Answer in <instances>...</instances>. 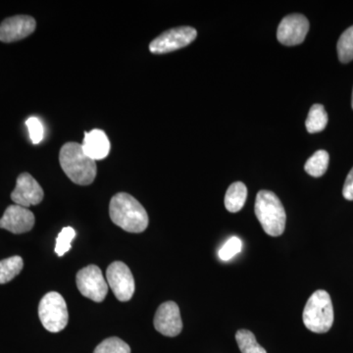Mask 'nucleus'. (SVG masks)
<instances>
[{"label":"nucleus","instance_id":"20e7f679","mask_svg":"<svg viewBox=\"0 0 353 353\" xmlns=\"http://www.w3.org/2000/svg\"><path fill=\"white\" fill-rule=\"evenodd\" d=\"M303 319L306 328L313 333H327L332 328L334 323L333 303L326 290H316L309 297L304 307Z\"/></svg>","mask_w":353,"mask_h":353},{"label":"nucleus","instance_id":"4468645a","mask_svg":"<svg viewBox=\"0 0 353 353\" xmlns=\"http://www.w3.org/2000/svg\"><path fill=\"white\" fill-rule=\"evenodd\" d=\"M82 146L85 154L94 161L108 157L111 148L110 141L105 132L99 129L85 132Z\"/></svg>","mask_w":353,"mask_h":353},{"label":"nucleus","instance_id":"f3484780","mask_svg":"<svg viewBox=\"0 0 353 353\" xmlns=\"http://www.w3.org/2000/svg\"><path fill=\"white\" fill-rule=\"evenodd\" d=\"M329 153L326 150H318L306 161L304 170L308 175L319 178L326 173L329 166Z\"/></svg>","mask_w":353,"mask_h":353},{"label":"nucleus","instance_id":"ddd939ff","mask_svg":"<svg viewBox=\"0 0 353 353\" xmlns=\"http://www.w3.org/2000/svg\"><path fill=\"white\" fill-rule=\"evenodd\" d=\"M34 225V213L17 204L8 206L0 219V228L13 234L27 233L31 231Z\"/></svg>","mask_w":353,"mask_h":353},{"label":"nucleus","instance_id":"7ed1b4c3","mask_svg":"<svg viewBox=\"0 0 353 353\" xmlns=\"http://www.w3.org/2000/svg\"><path fill=\"white\" fill-rule=\"evenodd\" d=\"M255 215L265 233L279 236L285 232L287 215L279 197L270 190H260L255 199Z\"/></svg>","mask_w":353,"mask_h":353},{"label":"nucleus","instance_id":"6e6552de","mask_svg":"<svg viewBox=\"0 0 353 353\" xmlns=\"http://www.w3.org/2000/svg\"><path fill=\"white\" fill-rule=\"evenodd\" d=\"M108 284L118 301L125 303L134 296V280L131 270L121 261L113 262L106 270Z\"/></svg>","mask_w":353,"mask_h":353},{"label":"nucleus","instance_id":"aec40b11","mask_svg":"<svg viewBox=\"0 0 353 353\" xmlns=\"http://www.w3.org/2000/svg\"><path fill=\"white\" fill-rule=\"evenodd\" d=\"M338 55L341 63H348L353 60V26L345 30L338 41Z\"/></svg>","mask_w":353,"mask_h":353},{"label":"nucleus","instance_id":"dca6fc26","mask_svg":"<svg viewBox=\"0 0 353 353\" xmlns=\"http://www.w3.org/2000/svg\"><path fill=\"white\" fill-rule=\"evenodd\" d=\"M328 124V114L322 104H314L309 110L308 117L306 119V130L310 134L322 132Z\"/></svg>","mask_w":353,"mask_h":353},{"label":"nucleus","instance_id":"2eb2a0df","mask_svg":"<svg viewBox=\"0 0 353 353\" xmlns=\"http://www.w3.org/2000/svg\"><path fill=\"white\" fill-rule=\"evenodd\" d=\"M248 189L241 182H236L230 185L225 196V206L229 212H239L245 204Z\"/></svg>","mask_w":353,"mask_h":353},{"label":"nucleus","instance_id":"9d476101","mask_svg":"<svg viewBox=\"0 0 353 353\" xmlns=\"http://www.w3.org/2000/svg\"><path fill=\"white\" fill-rule=\"evenodd\" d=\"M44 192L43 188L29 173L21 174L17 179L15 190L11 194L14 203L23 208L38 205L43 201Z\"/></svg>","mask_w":353,"mask_h":353},{"label":"nucleus","instance_id":"423d86ee","mask_svg":"<svg viewBox=\"0 0 353 353\" xmlns=\"http://www.w3.org/2000/svg\"><path fill=\"white\" fill-rule=\"evenodd\" d=\"M76 283L81 294L95 303H101L108 296V281L104 279L99 267L95 265L81 269L77 273Z\"/></svg>","mask_w":353,"mask_h":353},{"label":"nucleus","instance_id":"1a4fd4ad","mask_svg":"<svg viewBox=\"0 0 353 353\" xmlns=\"http://www.w3.org/2000/svg\"><path fill=\"white\" fill-rule=\"evenodd\" d=\"M309 31V22L301 14H290L281 21L277 39L284 46H294L303 43Z\"/></svg>","mask_w":353,"mask_h":353},{"label":"nucleus","instance_id":"5701e85b","mask_svg":"<svg viewBox=\"0 0 353 353\" xmlns=\"http://www.w3.org/2000/svg\"><path fill=\"white\" fill-rule=\"evenodd\" d=\"M243 248V243L238 236H232L226 241L224 245L222 246L219 252V257L223 261H228V260L233 259L236 254L241 252Z\"/></svg>","mask_w":353,"mask_h":353},{"label":"nucleus","instance_id":"393cba45","mask_svg":"<svg viewBox=\"0 0 353 353\" xmlns=\"http://www.w3.org/2000/svg\"><path fill=\"white\" fill-rule=\"evenodd\" d=\"M343 196L347 201H353V168L345 179V185H343Z\"/></svg>","mask_w":353,"mask_h":353},{"label":"nucleus","instance_id":"6ab92c4d","mask_svg":"<svg viewBox=\"0 0 353 353\" xmlns=\"http://www.w3.org/2000/svg\"><path fill=\"white\" fill-rule=\"evenodd\" d=\"M236 340L241 353H267L255 339L254 334L248 330H239Z\"/></svg>","mask_w":353,"mask_h":353},{"label":"nucleus","instance_id":"b1692460","mask_svg":"<svg viewBox=\"0 0 353 353\" xmlns=\"http://www.w3.org/2000/svg\"><path fill=\"white\" fill-rule=\"evenodd\" d=\"M29 130L30 138L34 145H38L43 139L44 130L43 124L39 118L31 117L26 122Z\"/></svg>","mask_w":353,"mask_h":353},{"label":"nucleus","instance_id":"0eeeda50","mask_svg":"<svg viewBox=\"0 0 353 353\" xmlns=\"http://www.w3.org/2000/svg\"><path fill=\"white\" fill-rule=\"evenodd\" d=\"M196 37L197 32L194 28H174L153 39L150 44V50L153 54H165L189 46Z\"/></svg>","mask_w":353,"mask_h":353},{"label":"nucleus","instance_id":"f03ea898","mask_svg":"<svg viewBox=\"0 0 353 353\" xmlns=\"http://www.w3.org/2000/svg\"><path fill=\"white\" fill-rule=\"evenodd\" d=\"M59 162L62 170L72 182L80 185L94 183L97 176V163L85 154L80 143H65L60 150Z\"/></svg>","mask_w":353,"mask_h":353},{"label":"nucleus","instance_id":"9b49d317","mask_svg":"<svg viewBox=\"0 0 353 353\" xmlns=\"http://www.w3.org/2000/svg\"><path fill=\"white\" fill-rule=\"evenodd\" d=\"M154 328L166 336H176L183 330L180 308L174 301H167L158 307L154 316Z\"/></svg>","mask_w":353,"mask_h":353},{"label":"nucleus","instance_id":"f8f14e48","mask_svg":"<svg viewBox=\"0 0 353 353\" xmlns=\"http://www.w3.org/2000/svg\"><path fill=\"white\" fill-rule=\"evenodd\" d=\"M36 20L31 16L18 15L7 18L0 25V41L13 43L27 38L36 30Z\"/></svg>","mask_w":353,"mask_h":353},{"label":"nucleus","instance_id":"412c9836","mask_svg":"<svg viewBox=\"0 0 353 353\" xmlns=\"http://www.w3.org/2000/svg\"><path fill=\"white\" fill-rule=\"evenodd\" d=\"M94 353H131V347L119 338H108L95 347Z\"/></svg>","mask_w":353,"mask_h":353},{"label":"nucleus","instance_id":"a878e982","mask_svg":"<svg viewBox=\"0 0 353 353\" xmlns=\"http://www.w3.org/2000/svg\"><path fill=\"white\" fill-rule=\"evenodd\" d=\"M352 109H353V90H352Z\"/></svg>","mask_w":353,"mask_h":353},{"label":"nucleus","instance_id":"f257e3e1","mask_svg":"<svg viewBox=\"0 0 353 353\" xmlns=\"http://www.w3.org/2000/svg\"><path fill=\"white\" fill-rule=\"evenodd\" d=\"M109 214L114 224L129 233H143L150 222L145 208L126 192H119L111 199Z\"/></svg>","mask_w":353,"mask_h":353},{"label":"nucleus","instance_id":"39448f33","mask_svg":"<svg viewBox=\"0 0 353 353\" xmlns=\"http://www.w3.org/2000/svg\"><path fill=\"white\" fill-rule=\"evenodd\" d=\"M39 316L44 329L58 333L68 324L69 314L66 301L57 292L46 294L39 305Z\"/></svg>","mask_w":353,"mask_h":353},{"label":"nucleus","instance_id":"4be33fe9","mask_svg":"<svg viewBox=\"0 0 353 353\" xmlns=\"http://www.w3.org/2000/svg\"><path fill=\"white\" fill-rule=\"evenodd\" d=\"M76 236L75 230L72 227H66L62 229L58 234L57 245H55V252L58 256H63L65 253L71 250V243Z\"/></svg>","mask_w":353,"mask_h":353},{"label":"nucleus","instance_id":"a211bd4d","mask_svg":"<svg viewBox=\"0 0 353 353\" xmlns=\"http://www.w3.org/2000/svg\"><path fill=\"white\" fill-rule=\"evenodd\" d=\"M24 267V261L20 256H12L0 261V284L12 281L16 276L19 275Z\"/></svg>","mask_w":353,"mask_h":353}]
</instances>
